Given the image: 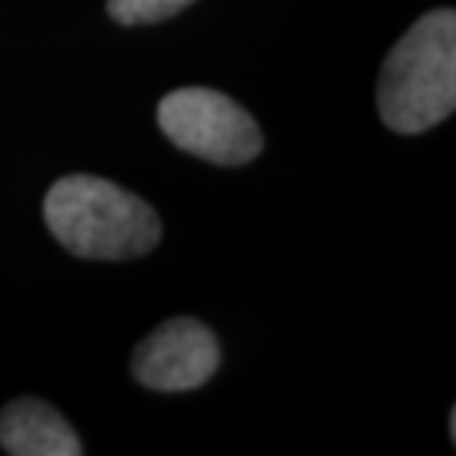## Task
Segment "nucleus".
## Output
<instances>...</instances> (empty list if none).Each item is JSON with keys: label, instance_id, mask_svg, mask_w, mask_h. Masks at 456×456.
<instances>
[{"label": "nucleus", "instance_id": "obj_1", "mask_svg": "<svg viewBox=\"0 0 456 456\" xmlns=\"http://www.w3.org/2000/svg\"><path fill=\"white\" fill-rule=\"evenodd\" d=\"M45 223L77 258L125 261L149 255L160 243L158 211L98 175H66L45 196Z\"/></svg>", "mask_w": 456, "mask_h": 456}, {"label": "nucleus", "instance_id": "obj_2", "mask_svg": "<svg viewBox=\"0 0 456 456\" xmlns=\"http://www.w3.org/2000/svg\"><path fill=\"white\" fill-rule=\"evenodd\" d=\"M379 116L397 134H424L456 107V15L436 9L409 27L382 66Z\"/></svg>", "mask_w": 456, "mask_h": 456}, {"label": "nucleus", "instance_id": "obj_3", "mask_svg": "<svg viewBox=\"0 0 456 456\" xmlns=\"http://www.w3.org/2000/svg\"><path fill=\"white\" fill-rule=\"evenodd\" d=\"M158 125L178 149L220 167H243L264 149L261 127L252 113L208 86H184L163 95Z\"/></svg>", "mask_w": 456, "mask_h": 456}, {"label": "nucleus", "instance_id": "obj_4", "mask_svg": "<svg viewBox=\"0 0 456 456\" xmlns=\"http://www.w3.org/2000/svg\"><path fill=\"white\" fill-rule=\"evenodd\" d=\"M134 377L151 391H193L220 368V344L202 321L175 317L134 350Z\"/></svg>", "mask_w": 456, "mask_h": 456}, {"label": "nucleus", "instance_id": "obj_5", "mask_svg": "<svg viewBox=\"0 0 456 456\" xmlns=\"http://www.w3.org/2000/svg\"><path fill=\"white\" fill-rule=\"evenodd\" d=\"M0 444L12 456H80L77 433L57 409L36 397H18L0 412Z\"/></svg>", "mask_w": 456, "mask_h": 456}, {"label": "nucleus", "instance_id": "obj_6", "mask_svg": "<svg viewBox=\"0 0 456 456\" xmlns=\"http://www.w3.org/2000/svg\"><path fill=\"white\" fill-rule=\"evenodd\" d=\"M196 0H107V12L116 24L134 27V24H158L167 18L178 15Z\"/></svg>", "mask_w": 456, "mask_h": 456}]
</instances>
